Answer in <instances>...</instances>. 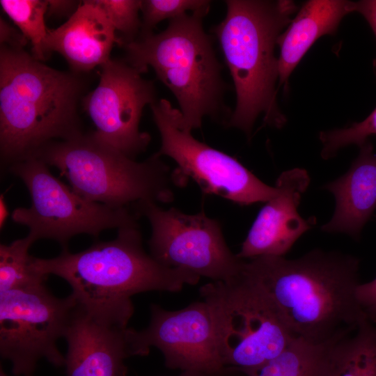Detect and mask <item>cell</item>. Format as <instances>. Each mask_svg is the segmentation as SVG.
I'll return each mask as SVG.
<instances>
[{
    "mask_svg": "<svg viewBox=\"0 0 376 376\" xmlns=\"http://www.w3.org/2000/svg\"><path fill=\"white\" fill-rule=\"evenodd\" d=\"M9 215L8 207L6 205L4 196L3 194L0 197V226L2 228Z\"/></svg>",
    "mask_w": 376,
    "mask_h": 376,
    "instance_id": "30",
    "label": "cell"
},
{
    "mask_svg": "<svg viewBox=\"0 0 376 376\" xmlns=\"http://www.w3.org/2000/svg\"><path fill=\"white\" fill-rule=\"evenodd\" d=\"M350 8L352 12L359 13L370 24L376 37V0H361L351 1ZM373 70L376 75V58L373 61Z\"/></svg>",
    "mask_w": 376,
    "mask_h": 376,
    "instance_id": "28",
    "label": "cell"
},
{
    "mask_svg": "<svg viewBox=\"0 0 376 376\" xmlns=\"http://www.w3.org/2000/svg\"><path fill=\"white\" fill-rule=\"evenodd\" d=\"M350 2L309 0L303 3L277 40L280 48L279 86L288 87L291 73L319 38L336 33L343 18L352 13Z\"/></svg>",
    "mask_w": 376,
    "mask_h": 376,
    "instance_id": "18",
    "label": "cell"
},
{
    "mask_svg": "<svg viewBox=\"0 0 376 376\" xmlns=\"http://www.w3.org/2000/svg\"><path fill=\"white\" fill-rule=\"evenodd\" d=\"M207 13H188L170 19L162 32L140 33L124 46L129 64L143 73L151 67L171 91L182 125L190 131L200 128L205 117L226 121L221 65L203 26Z\"/></svg>",
    "mask_w": 376,
    "mask_h": 376,
    "instance_id": "5",
    "label": "cell"
},
{
    "mask_svg": "<svg viewBox=\"0 0 376 376\" xmlns=\"http://www.w3.org/2000/svg\"><path fill=\"white\" fill-rule=\"evenodd\" d=\"M77 309L72 294L58 298L45 283L0 292V355L11 362L15 376H33L41 359L65 366L57 341Z\"/></svg>",
    "mask_w": 376,
    "mask_h": 376,
    "instance_id": "9",
    "label": "cell"
},
{
    "mask_svg": "<svg viewBox=\"0 0 376 376\" xmlns=\"http://www.w3.org/2000/svg\"><path fill=\"white\" fill-rule=\"evenodd\" d=\"M371 135H376V108L361 122L345 128L321 132L319 134L322 144L321 156L328 159L345 146L352 144L360 146Z\"/></svg>",
    "mask_w": 376,
    "mask_h": 376,
    "instance_id": "25",
    "label": "cell"
},
{
    "mask_svg": "<svg viewBox=\"0 0 376 376\" xmlns=\"http://www.w3.org/2000/svg\"><path fill=\"white\" fill-rule=\"evenodd\" d=\"M359 260L313 249L297 259L263 256L245 270L269 293L296 337L322 343L355 331L367 318L359 306Z\"/></svg>",
    "mask_w": 376,
    "mask_h": 376,
    "instance_id": "2",
    "label": "cell"
},
{
    "mask_svg": "<svg viewBox=\"0 0 376 376\" xmlns=\"http://www.w3.org/2000/svg\"><path fill=\"white\" fill-rule=\"evenodd\" d=\"M210 1L207 0H144L141 1L142 26L140 33L152 32L164 19H172L186 13L208 12Z\"/></svg>",
    "mask_w": 376,
    "mask_h": 376,
    "instance_id": "24",
    "label": "cell"
},
{
    "mask_svg": "<svg viewBox=\"0 0 376 376\" xmlns=\"http://www.w3.org/2000/svg\"><path fill=\"white\" fill-rule=\"evenodd\" d=\"M0 376H8L6 374V373L4 372V370H3L1 366V368H0Z\"/></svg>",
    "mask_w": 376,
    "mask_h": 376,
    "instance_id": "32",
    "label": "cell"
},
{
    "mask_svg": "<svg viewBox=\"0 0 376 376\" xmlns=\"http://www.w3.org/2000/svg\"><path fill=\"white\" fill-rule=\"evenodd\" d=\"M0 42L1 46H6L15 49H24L28 40L22 32L15 28L3 18L0 19Z\"/></svg>",
    "mask_w": 376,
    "mask_h": 376,
    "instance_id": "27",
    "label": "cell"
},
{
    "mask_svg": "<svg viewBox=\"0 0 376 376\" xmlns=\"http://www.w3.org/2000/svg\"><path fill=\"white\" fill-rule=\"evenodd\" d=\"M114 44L121 45L116 31L93 0L81 1L76 11L59 27L49 30L47 55L61 54L77 74L86 72L106 63Z\"/></svg>",
    "mask_w": 376,
    "mask_h": 376,
    "instance_id": "16",
    "label": "cell"
},
{
    "mask_svg": "<svg viewBox=\"0 0 376 376\" xmlns=\"http://www.w3.org/2000/svg\"><path fill=\"white\" fill-rule=\"evenodd\" d=\"M355 297L367 320L376 324V277L371 281L359 283Z\"/></svg>",
    "mask_w": 376,
    "mask_h": 376,
    "instance_id": "26",
    "label": "cell"
},
{
    "mask_svg": "<svg viewBox=\"0 0 376 376\" xmlns=\"http://www.w3.org/2000/svg\"><path fill=\"white\" fill-rule=\"evenodd\" d=\"M47 15L54 17L71 16L81 2L69 0H47Z\"/></svg>",
    "mask_w": 376,
    "mask_h": 376,
    "instance_id": "29",
    "label": "cell"
},
{
    "mask_svg": "<svg viewBox=\"0 0 376 376\" xmlns=\"http://www.w3.org/2000/svg\"><path fill=\"white\" fill-rule=\"evenodd\" d=\"M65 338L67 376H127L124 361L132 356L127 327L97 322L78 306Z\"/></svg>",
    "mask_w": 376,
    "mask_h": 376,
    "instance_id": "15",
    "label": "cell"
},
{
    "mask_svg": "<svg viewBox=\"0 0 376 376\" xmlns=\"http://www.w3.org/2000/svg\"><path fill=\"white\" fill-rule=\"evenodd\" d=\"M100 81L81 102L102 141L136 159L150 135L139 130L144 107L156 100L154 84L126 61L110 58L100 66Z\"/></svg>",
    "mask_w": 376,
    "mask_h": 376,
    "instance_id": "13",
    "label": "cell"
},
{
    "mask_svg": "<svg viewBox=\"0 0 376 376\" xmlns=\"http://www.w3.org/2000/svg\"><path fill=\"white\" fill-rule=\"evenodd\" d=\"M31 157L57 168L81 197L136 212L142 202H172L174 188L185 185L176 169L172 170L156 153L138 162L94 132L52 141Z\"/></svg>",
    "mask_w": 376,
    "mask_h": 376,
    "instance_id": "6",
    "label": "cell"
},
{
    "mask_svg": "<svg viewBox=\"0 0 376 376\" xmlns=\"http://www.w3.org/2000/svg\"><path fill=\"white\" fill-rule=\"evenodd\" d=\"M310 178L305 169L295 168L277 178L276 194L259 211L237 256L251 259L263 256H284L295 242L316 223L297 212Z\"/></svg>",
    "mask_w": 376,
    "mask_h": 376,
    "instance_id": "14",
    "label": "cell"
},
{
    "mask_svg": "<svg viewBox=\"0 0 376 376\" xmlns=\"http://www.w3.org/2000/svg\"><path fill=\"white\" fill-rule=\"evenodd\" d=\"M42 161L30 157L9 166L19 178L31 197L29 207H17L13 221L26 226L34 242L53 240L68 249L69 240L79 234L97 237L107 229L138 225L134 210L114 208L88 201L54 177Z\"/></svg>",
    "mask_w": 376,
    "mask_h": 376,
    "instance_id": "8",
    "label": "cell"
},
{
    "mask_svg": "<svg viewBox=\"0 0 376 376\" xmlns=\"http://www.w3.org/2000/svg\"><path fill=\"white\" fill-rule=\"evenodd\" d=\"M199 292L209 306L226 367L249 376L297 338L273 299L244 267L234 279L208 283Z\"/></svg>",
    "mask_w": 376,
    "mask_h": 376,
    "instance_id": "7",
    "label": "cell"
},
{
    "mask_svg": "<svg viewBox=\"0 0 376 376\" xmlns=\"http://www.w3.org/2000/svg\"><path fill=\"white\" fill-rule=\"evenodd\" d=\"M344 335L322 343L297 337L277 357L249 376H326L330 347Z\"/></svg>",
    "mask_w": 376,
    "mask_h": 376,
    "instance_id": "20",
    "label": "cell"
},
{
    "mask_svg": "<svg viewBox=\"0 0 376 376\" xmlns=\"http://www.w3.org/2000/svg\"><path fill=\"white\" fill-rule=\"evenodd\" d=\"M359 147V154L347 173L323 186L334 196L336 207L322 230L355 239L376 208V153L368 140Z\"/></svg>",
    "mask_w": 376,
    "mask_h": 376,
    "instance_id": "17",
    "label": "cell"
},
{
    "mask_svg": "<svg viewBox=\"0 0 376 376\" xmlns=\"http://www.w3.org/2000/svg\"><path fill=\"white\" fill-rule=\"evenodd\" d=\"M35 242L29 236L0 245V292L45 283L47 276L36 272L29 249Z\"/></svg>",
    "mask_w": 376,
    "mask_h": 376,
    "instance_id": "21",
    "label": "cell"
},
{
    "mask_svg": "<svg viewBox=\"0 0 376 376\" xmlns=\"http://www.w3.org/2000/svg\"><path fill=\"white\" fill-rule=\"evenodd\" d=\"M136 211L148 219L152 230L150 255L163 265L186 269L213 281H229L242 272L246 260L230 250L220 223L203 210L186 214L145 201Z\"/></svg>",
    "mask_w": 376,
    "mask_h": 376,
    "instance_id": "11",
    "label": "cell"
},
{
    "mask_svg": "<svg viewBox=\"0 0 376 376\" xmlns=\"http://www.w3.org/2000/svg\"><path fill=\"white\" fill-rule=\"evenodd\" d=\"M83 88L77 73L50 68L24 49L1 46L3 162L10 166L52 141L81 133L77 109Z\"/></svg>",
    "mask_w": 376,
    "mask_h": 376,
    "instance_id": "3",
    "label": "cell"
},
{
    "mask_svg": "<svg viewBox=\"0 0 376 376\" xmlns=\"http://www.w3.org/2000/svg\"><path fill=\"white\" fill-rule=\"evenodd\" d=\"M36 272L64 279L79 308L101 324L126 328L134 313L132 297L152 291L178 292L201 276L170 268L148 254L139 225L118 229L111 241L96 242L78 253L62 249L52 258L33 257Z\"/></svg>",
    "mask_w": 376,
    "mask_h": 376,
    "instance_id": "1",
    "label": "cell"
},
{
    "mask_svg": "<svg viewBox=\"0 0 376 376\" xmlns=\"http://www.w3.org/2000/svg\"><path fill=\"white\" fill-rule=\"evenodd\" d=\"M150 109L161 137L155 153L172 159L185 182L191 178L203 193L240 205L267 202L276 194V186L263 182L237 159L195 139L169 101L161 99Z\"/></svg>",
    "mask_w": 376,
    "mask_h": 376,
    "instance_id": "10",
    "label": "cell"
},
{
    "mask_svg": "<svg viewBox=\"0 0 376 376\" xmlns=\"http://www.w3.org/2000/svg\"><path fill=\"white\" fill-rule=\"evenodd\" d=\"M352 333L332 343L326 376H376V325L367 320Z\"/></svg>",
    "mask_w": 376,
    "mask_h": 376,
    "instance_id": "19",
    "label": "cell"
},
{
    "mask_svg": "<svg viewBox=\"0 0 376 376\" xmlns=\"http://www.w3.org/2000/svg\"><path fill=\"white\" fill-rule=\"evenodd\" d=\"M226 15L213 29L232 77L236 105L226 126L249 139L256 120L280 129L286 118L276 101L279 36L298 10L294 1H226Z\"/></svg>",
    "mask_w": 376,
    "mask_h": 376,
    "instance_id": "4",
    "label": "cell"
},
{
    "mask_svg": "<svg viewBox=\"0 0 376 376\" xmlns=\"http://www.w3.org/2000/svg\"><path fill=\"white\" fill-rule=\"evenodd\" d=\"M2 10L31 43L32 56L45 61L47 55L45 42L48 33L45 18L47 0H1Z\"/></svg>",
    "mask_w": 376,
    "mask_h": 376,
    "instance_id": "22",
    "label": "cell"
},
{
    "mask_svg": "<svg viewBox=\"0 0 376 376\" xmlns=\"http://www.w3.org/2000/svg\"><path fill=\"white\" fill-rule=\"evenodd\" d=\"M106 15L116 32L120 33L121 45L134 41L142 22L139 18L141 1L93 0Z\"/></svg>",
    "mask_w": 376,
    "mask_h": 376,
    "instance_id": "23",
    "label": "cell"
},
{
    "mask_svg": "<svg viewBox=\"0 0 376 376\" xmlns=\"http://www.w3.org/2000/svg\"><path fill=\"white\" fill-rule=\"evenodd\" d=\"M179 376H197L196 375L187 373V372H182Z\"/></svg>",
    "mask_w": 376,
    "mask_h": 376,
    "instance_id": "31",
    "label": "cell"
},
{
    "mask_svg": "<svg viewBox=\"0 0 376 376\" xmlns=\"http://www.w3.org/2000/svg\"><path fill=\"white\" fill-rule=\"evenodd\" d=\"M148 327L127 328L132 356H147L151 347L163 354L166 368L197 376H238L225 366L216 344L211 313L205 301H195L178 311L151 304Z\"/></svg>",
    "mask_w": 376,
    "mask_h": 376,
    "instance_id": "12",
    "label": "cell"
}]
</instances>
